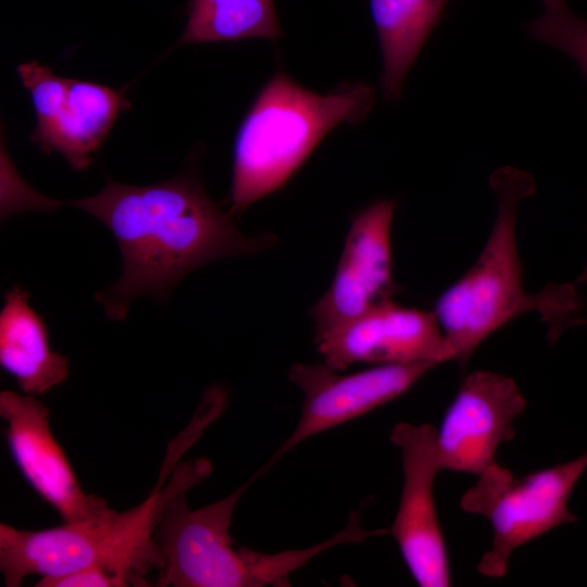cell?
Returning <instances> with one entry per match:
<instances>
[{
    "mask_svg": "<svg viewBox=\"0 0 587 587\" xmlns=\"http://www.w3.org/2000/svg\"><path fill=\"white\" fill-rule=\"evenodd\" d=\"M70 204L103 223L120 248V277L95 297L113 321L124 320L139 297L165 301L183 277L204 264L260 253L277 242L271 233L242 234L187 173L147 186L108 178L100 192Z\"/></svg>",
    "mask_w": 587,
    "mask_h": 587,
    "instance_id": "6da1fadb",
    "label": "cell"
},
{
    "mask_svg": "<svg viewBox=\"0 0 587 587\" xmlns=\"http://www.w3.org/2000/svg\"><path fill=\"white\" fill-rule=\"evenodd\" d=\"M212 472L205 458L177 462L167 458L155 486L136 507L123 512L110 505L77 522L39 529L0 524V571L7 587H18L29 575L53 577L97 566L125 586H148L146 576L164 565L155 540L157 526L174 498Z\"/></svg>",
    "mask_w": 587,
    "mask_h": 587,
    "instance_id": "7a4b0ae2",
    "label": "cell"
},
{
    "mask_svg": "<svg viewBox=\"0 0 587 587\" xmlns=\"http://www.w3.org/2000/svg\"><path fill=\"white\" fill-rule=\"evenodd\" d=\"M489 185L497 202L489 236L473 265L438 297L433 310L452 361L462 370L484 340L523 313L540 315L551 342L569 326L564 284L549 285L533 295L523 285L516 217L521 202L535 193L534 178L504 166L491 174Z\"/></svg>",
    "mask_w": 587,
    "mask_h": 587,
    "instance_id": "3957f363",
    "label": "cell"
},
{
    "mask_svg": "<svg viewBox=\"0 0 587 587\" xmlns=\"http://www.w3.org/2000/svg\"><path fill=\"white\" fill-rule=\"evenodd\" d=\"M374 102V89L365 83L320 95L276 73L236 134L228 212L239 215L282 188L334 127L360 122Z\"/></svg>",
    "mask_w": 587,
    "mask_h": 587,
    "instance_id": "277c9868",
    "label": "cell"
},
{
    "mask_svg": "<svg viewBox=\"0 0 587 587\" xmlns=\"http://www.w3.org/2000/svg\"><path fill=\"white\" fill-rule=\"evenodd\" d=\"M260 476L257 472L224 499L197 510L189 508L187 492L173 499L154 534L164 558L154 586L288 587L290 574L319 553L383 534V529L363 528L361 511H354L345 528L308 548L264 553L237 547L229 534L233 513L238 500Z\"/></svg>",
    "mask_w": 587,
    "mask_h": 587,
    "instance_id": "5b68a950",
    "label": "cell"
},
{
    "mask_svg": "<svg viewBox=\"0 0 587 587\" xmlns=\"http://www.w3.org/2000/svg\"><path fill=\"white\" fill-rule=\"evenodd\" d=\"M587 470V451L570 461L514 475L497 462L477 475L460 500L463 511L487 519L492 542L480 558V575H505L513 552L562 524L576 522L569 499Z\"/></svg>",
    "mask_w": 587,
    "mask_h": 587,
    "instance_id": "8992f818",
    "label": "cell"
},
{
    "mask_svg": "<svg viewBox=\"0 0 587 587\" xmlns=\"http://www.w3.org/2000/svg\"><path fill=\"white\" fill-rule=\"evenodd\" d=\"M389 439L400 450L403 484L388 534L419 586H450L449 555L434 495L435 479L441 471L436 428L426 423L401 422L391 428Z\"/></svg>",
    "mask_w": 587,
    "mask_h": 587,
    "instance_id": "52a82bcc",
    "label": "cell"
},
{
    "mask_svg": "<svg viewBox=\"0 0 587 587\" xmlns=\"http://www.w3.org/2000/svg\"><path fill=\"white\" fill-rule=\"evenodd\" d=\"M437 365L377 364L350 374H341L325 363L291 365L288 378L303 394L300 417L289 437L259 471L263 475L305 439L400 397Z\"/></svg>",
    "mask_w": 587,
    "mask_h": 587,
    "instance_id": "ba28073f",
    "label": "cell"
},
{
    "mask_svg": "<svg viewBox=\"0 0 587 587\" xmlns=\"http://www.w3.org/2000/svg\"><path fill=\"white\" fill-rule=\"evenodd\" d=\"M526 399L515 380L492 371L467 374L436 428L441 470L479 475L513 439Z\"/></svg>",
    "mask_w": 587,
    "mask_h": 587,
    "instance_id": "9c48e42d",
    "label": "cell"
},
{
    "mask_svg": "<svg viewBox=\"0 0 587 587\" xmlns=\"http://www.w3.org/2000/svg\"><path fill=\"white\" fill-rule=\"evenodd\" d=\"M396 201L377 200L352 218L326 292L311 308L314 337L394 299L391 225Z\"/></svg>",
    "mask_w": 587,
    "mask_h": 587,
    "instance_id": "30bf717a",
    "label": "cell"
},
{
    "mask_svg": "<svg viewBox=\"0 0 587 587\" xmlns=\"http://www.w3.org/2000/svg\"><path fill=\"white\" fill-rule=\"evenodd\" d=\"M314 344L324 363L338 372L355 363L452 361L434 312L403 307L394 299L314 337Z\"/></svg>",
    "mask_w": 587,
    "mask_h": 587,
    "instance_id": "8fae6325",
    "label": "cell"
},
{
    "mask_svg": "<svg viewBox=\"0 0 587 587\" xmlns=\"http://www.w3.org/2000/svg\"><path fill=\"white\" fill-rule=\"evenodd\" d=\"M0 416L14 462L30 487L64 522L92 517L109 504L80 488L76 475L50 427V411L36 396L0 392Z\"/></svg>",
    "mask_w": 587,
    "mask_h": 587,
    "instance_id": "7c38bea8",
    "label": "cell"
},
{
    "mask_svg": "<svg viewBox=\"0 0 587 587\" xmlns=\"http://www.w3.org/2000/svg\"><path fill=\"white\" fill-rule=\"evenodd\" d=\"M130 104L123 90L68 78L51 113L36 122L30 140L49 154L60 153L74 171L85 170L120 113Z\"/></svg>",
    "mask_w": 587,
    "mask_h": 587,
    "instance_id": "4fadbf2b",
    "label": "cell"
},
{
    "mask_svg": "<svg viewBox=\"0 0 587 587\" xmlns=\"http://www.w3.org/2000/svg\"><path fill=\"white\" fill-rule=\"evenodd\" d=\"M28 299V292L18 285L4 294L0 311V365L23 394L37 396L67 378L68 360L51 350L48 328Z\"/></svg>",
    "mask_w": 587,
    "mask_h": 587,
    "instance_id": "5bb4252c",
    "label": "cell"
},
{
    "mask_svg": "<svg viewBox=\"0 0 587 587\" xmlns=\"http://www.w3.org/2000/svg\"><path fill=\"white\" fill-rule=\"evenodd\" d=\"M450 0H370L383 59L387 100H399L405 77Z\"/></svg>",
    "mask_w": 587,
    "mask_h": 587,
    "instance_id": "9a60e30c",
    "label": "cell"
},
{
    "mask_svg": "<svg viewBox=\"0 0 587 587\" xmlns=\"http://www.w3.org/2000/svg\"><path fill=\"white\" fill-rule=\"evenodd\" d=\"M187 14L178 46L283 35L274 0H191Z\"/></svg>",
    "mask_w": 587,
    "mask_h": 587,
    "instance_id": "2e32d148",
    "label": "cell"
},
{
    "mask_svg": "<svg viewBox=\"0 0 587 587\" xmlns=\"http://www.w3.org/2000/svg\"><path fill=\"white\" fill-rule=\"evenodd\" d=\"M542 11L530 21L529 36L569 55L587 78V20L570 10L565 0H541Z\"/></svg>",
    "mask_w": 587,
    "mask_h": 587,
    "instance_id": "e0dca14e",
    "label": "cell"
},
{
    "mask_svg": "<svg viewBox=\"0 0 587 587\" xmlns=\"http://www.w3.org/2000/svg\"><path fill=\"white\" fill-rule=\"evenodd\" d=\"M37 587H126L122 579L97 566L53 577H40Z\"/></svg>",
    "mask_w": 587,
    "mask_h": 587,
    "instance_id": "ac0fdd59",
    "label": "cell"
},
{
    "mask_svg": "<svg viewBox=\"0 0 587 587\" xmlns=\"http://www.w3.org/2000/svg\"><path fill=\"white\" fill-rule=\"evenodd\" d=\"M587 283V263L585 264L584 266V270L582 271V273L578 275V277L573 282L571 283L574 287H579L584 284Z\"/></svg>",
    "mask_w": 587,
    "mask_h": 587,
    "instance_id": "d6986e66",
    "label": "cell"
},
{
    "mask_svg": "<svg viewBox=\"0 0 587 587\" xmlns=\"http://www.w3.org/2000/svg\"><path fill=\"white\" fill-rule=\"evenodd\" d=\"M569 287H570V285H569ZM570 289H571V287H570ZM571 291H572V289H571ZM572 297H573V291H572ZM573 316H574V299H573ZM572 325H573V319H572Z\"/></svg>",
    "mask_w": 587,
    "mask_h": 587,
    "instance_id": "ffe728a7",
    "label": "cell"
}]
</instances>
